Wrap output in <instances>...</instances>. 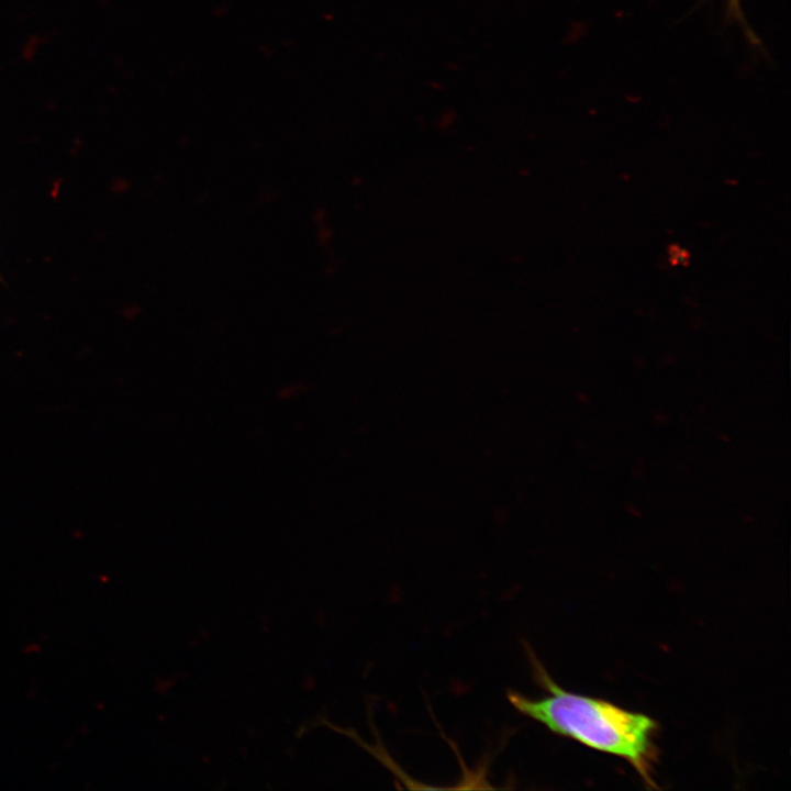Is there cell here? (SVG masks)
Instances as JSON below:
<instances>
[{"mask_svg":"<svg viewBox=\"0 0 791 791\" xmlns=\"http://www.w3.org/2000/svg\"><path fill=\"white\" fill-rule=\"evenodd\" d=\"M530 655L534 677L548 694L533 699L509 690L511 705L556 735L622 758L648 788L657 789L654 765L658 758V723L644 713L562 689L531 650Z\"/></svg>","mask_w":791,"mask_h":791,"instance_id":"obj_1","label":"cell"},{"mask_svg":"<svg viewBox=\"0 0 791 791\" xmlns=\"http://www.w3.org/2000/svg\"><path fill=\"white\" fill-rule=\"evenodd\" d=\"M725 2L726 19L731 22L737 23L738 26L742 27L744 34L746 35L750 44L759 46L760 42L758 40V36L755 34V32L751 30L747 22L740 0H725Z\"/></svg>","mask_w":791,"mask_h":791,"instance_id":"obj_2","label":"cell"}]
</instances>
